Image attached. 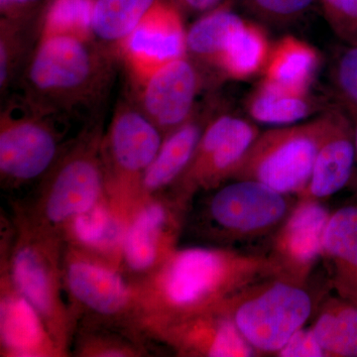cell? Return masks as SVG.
Listing matches in <instances>:
<instances>
[{
	"mask_svg": "<svg viewBox=\"0 0 357 357\" xmlns=\"http://www.w3.org/2000/svg\"><path fill=\"white\" fill-rule=\"evenodd\" d=\"M271 49L264 28L255 21L244 20L225 45L215 73L234 81L250 79L263 73Z\"/></svg>",
	"mask_w": 357,
	"mask_h": 357,
	"instance_id": "cell-24",
	"label": "cell"
},
{
	"mask_svg": "<svg viewBox=\"0 0 357 357\" xmlns=\"http://www.w3.org/2000/svg\"><path fill=\"white\" fill-rule=\"evenodd\" d=\"M218 110L215 100L198 105L185 123L165 135L158 154L141 178L143 192H159L178 182L191 163L204 128Z\"/></svg>",
	"mask_w": 357,
	"mask_h": 357,
	"instance_id": "cell-18",
	"label": "cell"
},
{
	"mask_svg": "<svg viewBox=\"0 0 357 357\" xmlns=\"http://www.w3.org/2000/svg\"><path fill=\"white\" fill-rule=\"evenodd\" d=\"M217 189L208 202V220L222 237L234 243L273 236L298 199L245 178H234Z\"/></svg>",
	"mask_w": 357,
	"mask_h": 357,
	"instance_id": "cell-6",
	"label": "cell"
},
{
	"mask_svg": "<svg viewBox=\"0 0 357 357\" xmlns=\"http://www.w3.org/2000/svg\"><path fill=\"white\" fill-rule=\"evenodd\" d=\"M331 109L309 121L260 132L232 180H253L281 194L299 196L309 184Z\"/></svg>",
	"mask_w": 357,
	"mask_h": 357,
	"instance_id": "cell-4",
	"label": "cell"
},
{
	"mask_svg": "<svg viewBox=\"0 0 357 357\" xmlns=\"http://www.w3.org/2000/svg\"><path fill=\"white\" fill-rule=\"evenodd\" d=\"M314 310L306 286L272 276L250 284L215 311L229 316L258 356L280 351Z\"/></svg>",
	"mask_w": 357,
	"mask_h": 357,
	"instance_id": "cell-3",
	"label": "cell"
},
{
	"mask_svg": "<svg viewBox=\"0 0 357 357\" xmlns=\"http://www.w3.org/2000/svg\"><path fill=\"white\" fill-rule=\"evenodd\" d=\"M182 13L203 15L220 6L223 0H169Z\"/></svg>",
	"mask_w": 357,
	"mask_h": 357,
	"instance_id": "cell-35",
	"label": "cell"
},
{
	"mask_svg": "<svg viewBox=\"0 0 357 357\" xmlns=\"http://www.w3.org/2000/svg\"><path fill=\"white\" fill-rule=\"evenodd\" d=\"M114 76V55L93 39L67 35L39 38L24 74V98L44 109L70 114L95 105Z\"/></svg>",
	"mask_w": 357,
	"mask_h": 357,
	"instance_id": "cell-2",
	"label": "cell"
},
{
	"mask_svg": "<svg viewBox=\"0 0 357 357\" xmlns=\"http://www.w3.org/2000/svg\"><path fill=\"white\" fill-rule=\"evenodd\" d=\"M96 0H46L40 18V38L67 35L91 40Z\"/></svg>",
	"mask_w": 357,
	"mask_h": 357,
	"instance_id": "cell-28",
	"label": "cell"
},
{
	"mask_svg": "<svg viewBox=\"0 0 357 357\" xmlns=\"http://www.w3.org/2000/svg\"><path fill=\"white\" fill-rule=\"evenodd\" d=\"M333 105L306 93H293L260 82L245 102L251 121L272 126H286L309 121L318 112L324 114Z\"/></svg>",
	"mask_w": 357,
	"mask_h": 357,
	"instance_id": "cell-22",
	"label": "cell"
},
{
	"mask_svg": "<svg viewBox=\"0 0 357 357\" xmlns=\"http://www.w3.org/2000/svg\"><path fill=\"white\" fill-rule=\"evenodd\" d=\"M157 0H96L93 36L115 50L139 24Z\"/></svg>",
	"mask_w": 357,
	"mask_h": 357,
	"instance_id": "cell-27",
	"label": "cell"
},
{
	"mask_svg": "<svg viewBox=\"0 0 357 357\" xmlns=\"http://www.w3.org/2000/svg\"><path fill=\"white\" fill-rule=\"evenodd\" d=\"M347 110L349 112V116H351L352 121V126H354V142H356V166H357V112L354 110Z\"/></svg>",
	"mask_w": 357,
	"mask_h": 357,
	"instance_id": "cell-37",
	"label": "cell"
},
{
	"mask_svg": "<svg viewBox=\"0 0 357 357\" xmlns=\"http://www.w3.org/2000/svg\"><path fill=\"white\" fill-rule=\"evenodd\" d=\"M277 277L268 255L227 248L174 249L154 282L157 319L161 328L215 311L250 284Z\"/></svg>",
	"mask_w": 357,
	"mask_h": 357,
	"instance_id": "cell-1",
	"label": "cell"
},
{
	"mask_svg": "<svg viewBox=\"0 0 357 357\" xmlns=\"http://www.w3.org/2000/svg\"><path fill=\"white\" fill-rule=\"evenodd\" d=\"M42 0H0L1 18L24 21L33 8Z\"/></svg>",
	"mask_w": 357,
	"mask_h": 357,
	"instance_id": "cell-34",
	"label": "cell"
},
{
	"mask_svg": "<svg viewBox=\"0 0 357 357\" xmlns=\"http://www.w3.org/2000/svg\"><path fill=\"white\" fill-rule=\"evenodd\" d=\"M131 84L135 91L133 102L167 135L185 123L198 107L204 70L187 55Z\"/></svg>",
	"mask_w": 357,
	"mask_h": 357,
	"instance_id": "cell-10",
	"label": "cell"
},
{
	"mask_svg": "<svg viewBox=\"0 0 357 357\" xmlns=\"http://www.w3.org/2000/svg\"><path fill=\"white\" fill-rule=\"evenodd\" d=\"M319 65L321 56L314 46L285 36L272 45L262 82L293 93H310Z\"/></svg>",
	"mask_w": 357,
	"mask_h": 357,
	"instance_id": "cell-21",
	"label": "cell"
},
{
	"mask_svg": "<svg viewBox=\"0 0 357 357\" xmlns=\"http://www.w3.org/2000/svg\"><path fill=\"white\" fill-rule=\"evenodd\" d=\"M0 306V333L6 354L11 356H47L59 345L43 319L15 288L4 289Z\"/></svg>",
	"mask_w": 357,
	"mask_h": 357,
	"instance_id": "cell-19",
	"label": "cell"
},
{
	"mask_svg": "<svg viewBox=\"0 0 357 357\" xmlns=\"http://www.w3.org/2000/svg\"><path fill=\"white\" fill-rule=\"evenodd\" d=\"M0 25V89L4 91L16 76L27 42L22 31L23 21L1 18Z\"/></svg>",
	"mask_w": 357,
	"mask_h": 357,
	"instance_id": "cell-31",
	"label": "cell"
},
{
	"mask_svg": "<svg viewBox=\"0 0 357 357\" xmlns=\"http://www.w3.org/2000/svg\"><path fill=\"white\" fill-rule=\"evenodd\" d=\"M103 199L89 210L79 213L69 222V232L75 243L100 253L121 252L128 220L115 213Z\"/></svg>",
	"mask_w": 357,
	"mask_h": 357,
	"instance_id": "cell-26",
	"label": "cell"
},
{
	"mask_svg": "<svg viewBox=\"0 0 357 357\" xmlns=\"http://www.w3.org/2000/svg\"><path fill=\"white\" fill-rule=\"evenodd\" d=\"M65 280L73 298L95 314L114 317L131 306L132 293L121 275L79 253L68 259Z\"/></svg>",
	"mask_w": 357,
	"mask_h": 357,
	"instance_id": "cell-17",
	"label": "cell"
},
{
	"mask_svg": "<svg viewBox=\"0 0 357 357\" xmlns=\"http://www.w3.org/2000/svg\"><path fill=\"white\" fill-rule=\"evenodd\" d=\"M137 83L160 69L187 56V29L183 13L169 0H157L128 38L116 49Z\"/></svg>",
	"mask_w": 357,
	"mask_h": 357,
	"instance_id": "cell-12",
	"label": "cell"
},
{
	"mask_svg": "<svg viewBox=\"0 0 357 357\" xmlns=\"http://www.w3.org/2000/svg\"><path fill=\"white\" fill-rule=\"evenodd\" d=\"M331 82L338 105L357 112V44L337 52L331 67Z\"/></svg>",
	"mask_w": 357,
	"mask_h": 357,
	"instance_id": "cell-30",
	"label": "cell"
},
{
	"mask_svg": "<svg viewBox=\"0 0 357 357\" xmlns=\"http://www.w3.org/2000/svg\"><path fill=\"white\" fill-rule=\"evenodd\" d=\"M166 337L189 356L249 357L258 354L234 321L222 312L211 311L163 326Z\"/></svg>",
	"mask_w": 357,
	"mask_h": 357,
	"instance_id": "cell-16",
	"label": "cell"
},
{
	"mask_svg": "<svg viewBox=\"0 0 357 357\" xmlns=\"http://www.w3.org/2000/svg\"><path fill=\"white\" fill-rule=\"evenodd\" d=\"M234 0L199 16L187 29V55L203 70L215 72L218 59L232 33L245 18L236 13Z\"/></svg>",
	"mask_w": 357,
	"mask_h": 357,
	"instance_id": "cell-23",
	"label": "cell"
},
{
	"mask_svg": "<svg viewBox=\"0 0 357 357\" xmlns=\"http://www.w3.org/2000/svg\"><path fill=\"white\" fill-rule=\"evenodd\" d=\"M321 258L328 264L338 297L357 305V203L345 204L331 213Z\"/></svg>",
	"mask_w": 357,
	"mask_h": 357,
	"instance_id": "cell-20",
	"label": "cell"
},
{
	"mask_svg": "<svg viewBox=\"0 0 357 357\" xmlns=\"http://www.w3.org/2000/svg\"><path fill=\"white\" fill-rule=\"evenodd\" d=\"M163 132L134 102L117 107L100 152L117 187L139 185L148 167L158 154Z\"/></svg>",
	"mask_w": 357,
	"mask_h": 357,
	"instance_id": "cell-11",
	"label": "cell"
},
{
	"mask_svg": "<svg viewBox=\"0 0 357 357\" xmlns=\"http://www.w3.org/2000/svg\"><path fill=\"white\" fill-rule=\"evenodd\" d=\"M356 167L354 126L349 112L335 102L319 144L311 178L297 198L326 201L344 190Z\"/></svg>",
	"mask_w": 357,
	"mask_h": 357,
	"instance_id": "cell-14",
	"label": "cell"
},
{
	"mask_svg": "<svg viewBox=\"0 0 357 357\" xmlns=\"http://www.w3.org/2000/svg\"><path fill=\"white\" fill-rule=\"evenodd\" d=\"M281 357H325L326 354L314 337L312 328H302L294 333L286 344L277 352Z\"/></svg>",
	"mask_w": 357,
	"mask_h": 357,
	"instance_id": "cell-32",
	"label": "cell"
},
{
	"mask_svg": "<svg viewBox=\"0 0 357 357\" xmlns=\"http://www.w3.org/2000/svg\"><path fill=\"white\" fill-rule=\"evenodd\" d=\"M333 31L347 44H357V0H340L337 24Z\"/></svg>",
	"mask_w": 357,
	"mask_h": 357,
	"instance_id": "cell-33",
	"label": "cell"
},
{
	"mask_svg": "<svg viewBox=\"0 0 357 357\" xmlns=\"http://www.w3.org/2000/svg\"><path fill=\"white\" fill-rule=\"evenodd\" d=\"M55 248L44 237H21L10 263L11 285L38 312L59 347L67 340L69 319L61 300Z\"/></svg>",
	"mask_w": 357,
	"mask_h": 357,
	"instance_id": "cell-8",
	"label": "cell"
},
{
	"mask_svg": "<svg viewBox=\"0 0 357 357\" xmlns=\"http://www.w3.org/2000/svg\"><path fill=\"white\" fill-rule=\"evenodd\" d=\"M100 145V137L91 135L54 171L43 199V215L49 225L69 222L102 199L107 174Z\"/></svg>",
	"mask_w": 357,
	"mask_h": 357,
	"instance_id": "cell-9",
	"label": "cell"
},
{
	"mask_svg": "<svg viewBox=\"0 0 357 357\" xmlns=\"http://www.w3.org/2000/svg\"><path fill=\"white\" fill-rule=\"evenodd\" d=\"M260 130L255 122L218 110L204 128L187 170L176 185L185 203L198 190L217 189L232 180Z\"/></svg>",
	"mask_w": 357,
	"mask_h": 357,
	"instance_id": "cell-7",
	"label": "cell"
},
{
	"mask_svg": "<svg viewBox=\"0 0 357 357\" xmlns=\"http://www.w3.org/2000/svg\"><path fill=\"white\" fill-rule=\"evenodd\" d=\"M319 3L328 24L335 29L337 24L340 0H319Z\"/></svg>",
	"mask_w": 357,
	"mask_h": 357,
	"instance_id": "cell-36",
	"label": "cell"
},
{
	"mask_svg": "<svg viewBox=\"0 0 357 357\" xmlns=\"http://www.w3.org/2000/svg\"><path fill=\"white\" fill-rule=\"evenodd\" d=\"M178 218L165 204L150 202L141 206L128 220L121 255L131 271L145 273L163 264L174 250Z\"/></svg>",
	"mask_w": 357,
	"mask_h": 357,
	"instance_id": "cell-15",
	"label": "cell"
},
{
	"mask_svg": "<svg viewBox=\"0 0 357 357\" xmlns=\"http://www.w3.org/2000/svg\"><path fill=\"white\" fill-rule=\"evenodd\" d=\"M311 328L326 356L357 357V305L331 298Z\"/></svg>",
	"mask_w": 357,
	"mask_h": 357,
	"instance_id": "cell-25",
	"label": "cell"
},
{
	"mask_svg": "<svg viewBox=\"0 0 357 357\" xmlns=\"http://www.w3.org/2000/svg\"><path fill=\"white\" fill-rule=\"evenodd\" d=\"M331 213L323 202L298 198L290 215L272 236L268 256L276 267L277 277L307 285L321 258Z\"/></svg>",
	"mask_w": 357,
	"mask_h": 357,
	"instance_id": "cell-13",
	"label": "cell"
},
{
	"mask_svg": "<svg viewBox=\"0 0 357 357\" xmlns=\"http://www.w3.org/2000/svg\"><path fill=\"white\" fill-rule=\"evenodd\" d=\"M260 22L274 26L293 24L311 13L319 0H234Z\"/></svg>",
	"mask_w": 357,
	"mask_h": 357,
	"instance_id": "cell-29",
	"label": "cell"
},
{
	"mask_svg": "<svg viewBox=\"0 0 357 357\" xmlns=\"http://www.w3.org/2000/svg\"><path fill=\"white\" fill-rule=\"evenodd\" d=\"M59 112L24 96L11 100L0 119V173L9 183L30 182L48 172L60 153Z\"/></svg>",
	"mask_w": 357,
	"mask_h": 357,
	"instance_id": "cell-5",
	"label": "cell"
}]
</instances>
